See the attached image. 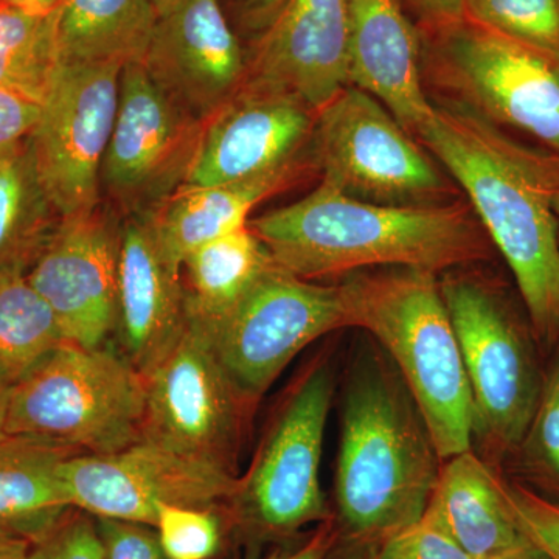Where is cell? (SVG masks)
<instances>
[{
    "label": "cell",
    "instance_id": "40",
    "mask_svg": "<svg viewBox=\"0 0 559 559\" xmlns=\"http://www.w3.org/2000/svg\"><path fill=\"white\" fill-rule=\"evenodd\" d=\"M32 544L0 532V559H31Z\"/></svg>",
    "mask_w": 559,
    "mask_h": 559
},
{
    "label": "cell",
    "instance_id": "44",
    "mask_svg": "<svg viewBox=\"0 0 559 559\" xmlns=\"http://www.w3.org/2000/svg\"><path fill=\"white\" fill-rule=\"evenodd\" d=\"M182 2L183 0H151V3H153L154 10H156L157 16L159 17L170 13V11L175 10L176 7L180 5Z\"/></svg>",
    "mask_w": 559,
    "mask_h": 559
},
{
    "label": "cell",
    "instance_id": "8",
    "mask_svg": "<svg viewBox=\"0 0 559 559\" xmlns=\"http://www.w3.org/2000/svg\"><path fill=\"white\" fill-rule=\"evenodd\" d=\"M191 325L207 336L242 395L255 401L301 349L349 320L341 286L316 285L274 261L226 314Z\"/></svg>",
    "mask_w": 559,
    "mask_h": 559
},
{
    "label": "cell",
    "instance_id": "24",
    "mask_svg": "<svg viewBox=\"0 0 559 559\" xmlns=\"http://www.w3.org/2000/svg\"><path fill=\"white\" fill-rule=\"evenodd\" d=\"M157 20L151 0H64L58 9L62 64L142 62Z\"/></svg>",
    "mask_w": 559,
    "mask_h": 559
},
{
    "label": "cell",
    "instance_id": "12",
    "mask_svg": "<svg viewBox=\"0 0 559 559\" xmlns=\"http://www.w3.org/2000/svg\"><path fill=\"white\" fill-rule=\"evenodd\" d=\"M145 384L143 437L234 473L252 401L235 385L200 329L189 322Z\"/></svg>",
    "mask_w": 559,
    "mask_h": 559
},
{
    "label": "cell",
    "instance_id": "6",
    "mask_svg": "<svg viewBox=\"0 0 559 559\" xmlns=\"http://www.w3.org/2000/svg\"><path fill=\"white\" fill-rule=\"evenodd\" d=\"M311 159L323 182L384 205L443 204L450 193L428 154L377 98L349 86L318 110Z\"/></svg>",
    "mask_w": 559,
    "mask_h": 559
},
{
    "label": "cell",
    "instance_id": "28",
    "mask_svg": "<svg viewBox=\"0 0 559 559\" xmlns=\"http://www.w3.org/2000/svg\"><path fill=\"white\" fill-rule=\"evenodd\" d=\"M69 342L27 270L0 267V367L16 381L38 360Z\"/></svg>",
    "mask_w": 559,
    "mask_h": 559
},
{
    "label": "cell",
    "instance_id": "5",
    "mask_svg": "<svg viewBox=\"0 0 559 559\" xmlns=\"http://www.w3.org/2000/svg\"><path fill=\"white\" fill-rule=\"evenodd\" d=\"M145 378L119 349L66 344L11 385L7 436L109 454L145 432Z\"/></svg>",
    "mask_w": 559,
    "mask_h": 559
},
{
    "label": "cell",
    "instance_id": "2",
    "mask_svg": "<svg viewBox=\"0 0 559 559\" xmlns=\"http://www.w3.org/2000/svg\"><path fill=\"white\" fill-rule=\"evenodd\" d=\"M272 259L318 280L381 267L454 270L487 255V234L465 204L384 205L320 182L304 200L249 221Z\"/></svg>",
    "mask_w": 559,
    "mask_h": 559
},
{
    "label": "cell",
    "instance_id": "13",
    "mask_svg": "<svg viewBox=\"0 0 559 559\" xmlns=\"http://www.w3.org/2000/svg\"><path fill=\"white\" fill-rule=\"evenodd\" d=\"M62 474L73 509L151 527H156L159 503L212 509L230 502L238 481L223 466L146 437L109 454L72 455Z\"/></svg>",
    "mask_w": 559,
    "mask_h": 559
},
{
    "label": "cell",
    "instance_id": "7",
    "mask_svg": "<svg viewBox=\"0 0 559 559\" xmlns=\"http://www.w3.org/2000/svg\"><path fill=\"white\" fill-rule=\"evenodd\" d=\"M333 399L325 362L290 389L230 499L238 521L261 538H283L312 522H330L320 488L323 437Z\"/></svg>",
    "mask_w": 559,
    "mask_h": 559
},
{
    "label": "cell",
    "instance_id": "21",
    "mask_svg": "<svg viewBox=\"0 0 559 559\" xmlns=\"http://www.w3.org/2000/svg\"><path fill=\"white\" fill-rule=\"evenodd\" d=\"M310 170H316L314 162L300 154L283 167L255 178L179 189L150 212L162 248L182 270V261L191 250L248 226L250 212L260 202L288 189Z\"/></svg>",
    "mask_w": 559,
    "mask_h": 559
},
{
    "label": "cell",
    "instance_id": "9",
    "mask_svg": "<svg viewBox=\"0 0 559 559\" xmlns=\"http://www.w3.org/2000/svg\"><path fill=\"white\" fill-rule=\"evenodd\" d=\"M440 288L473 396V437L496 454L521 448L543 385L521 326L479 280L447 275Z\"/></svg>",
    "mask_w": 559,
    "mask_h": 559
},
{
    "label": "cell",
    "instance_id": "45",
    "mask_svg": "<svg viewBox=\"0 0 559 559\" xmlns=\"http://www.w3.org/2000/svg\"><path fill=\"white\" fill-rule=\"evenodd\" d=\"M551 205H554V213L559 224V187L555 190L554 198H551Z\"/></svg>",
    "mask_w": 559,
    "mask_h": 559
},
{
    "label": "cell",
    "instance_id": "17",
    "mask_svg": "<svg viewBox=\"0 0 559 559\" xmlns=\"http://www.w3.org/2000/svg\"><path fill=\"white\" fill-rule=\"evenodd\" d=\"M142 66L176 106L205 121L241 90L248 50L218 0H183L157 20Z\"/></svg>",
    "mask_w": 559,
    "mask_h": 559
},
{
    "label": "cell",
    "instance_id": "23",
    "mask_svg": "<svg viewBox=\"0 0 559 559\" xmlns=\"http://www.w3.org/2000/svg\"><path fill=\"white\" fill-rule=\"evenodd\" d=\"M72 455L31 437L0 441V532L35 546L60 527L73 510L62 474Z\"/></svg>",
    "mask_w": 559,
    "mask_h": 559
},
{
    "label": "cell",
    "instance_id": "35",
    "mask_svg": "<svg viewBox=\"0 0 559 559\" xmlns=\"http://www.w3.org/2000/svg\"><path fill=\"white\" fill-rule=\"evenodd\" d=\"M31 559H103L95 522L70 513L60 527L32 547Z\"/></svg>",
    "mask_w": 559,
    "mask_h": 559
},
{
    "label": "cell",
    "instance_id": "29",
    "mask_svg": "<svg viewBox=\"0 0 559 559\" xmlns=\"http://www.w3.org/2000/svg\"><path fill=\"white\" fill-rule=\"evenodd\" d=\"M466 20L559 58V0H466Z\"/></svg>",
    "mask_w": 559,
    "mask_h": 559
},
{
    "label": "cell",
    "instance_id": "30",
    "mask_svg": "<svg viewBox=\"0 0 559 559\" xmlns=\"http://www.w3.org/2000/svg\"><path fill=\"white\" fill-rule=\"evenodd\" d=\"M154 528L168 559H207L219 547V521L210 509L159 503Z\"/></svg>",
    "mask_w": 559,
    "mask_h": 559
},
{
    "label": "cell",
    "instance_id": "22",
    "mask_svg": "<svg viewBox=\"0 0 559 559\" xmlns=\"http://www.w3.org/2000/svg\"><path fill=\"white\" fill-rule=\"evenodd\" d=\"M426 514L473 559L528 543L500 480L473 450L443 460Z\"/></svg>",
    "mask_w": 559,
    "mask_h": 559
},
{
    "label": "cell",
    "instance_id": "15",
    "mask_svg": "<svg viewBox=\"0 0 559 559\" xmlns=\"http://www.w3.org/2000/svg\"><path fill=\"white\" fill-rule=\"evenodd\" d=\"M121 218L102 204L58 223L27 271L70 344L108 345L119 305Z\"/></svg>",
    "mask_w": 559,
    "mask_h": 559
},
{
    "label": "cell",
    "instance_id": "41",
    "mask_svg": "<svg viewBox=\"0 0 559 559\" xmlns=\"http://www.w3.org/2000/svg\"><path fill=\"white\" fill-rule=\"evenodd\" d=\"M13 382L10 374L0 367V441L7 437V417H9L11 385H13Z\"/></svg>",
    "mask_w": 559,
    "mask_h": 559
},
{
    "label": "cell",
    "instance_id": "38",
    "mask_svg": "<svg viewBox=\"0 0 559 559\" xmlns=\"http://www.w3.org/2000/svg\"><path fill=\"white\" fill-rule=\"evenodd\" d=\"M423 24L421 33L450 28L466 20V0H411Z\"/></svg>",
    "mask_w": 559,
    "mask_h": 559
},
{
    "label": "cell",
    "instance_id": "18",
    "mask_svg": "<svg viewBox=\"0 0 559 559\" xmlns=\"http://www.w3.org/2000/svg\"><path fill=\"white\" fill-rule=\"evenodd\" d=\"M352 0H289L248 50L245 83L297 95L312 109L349 86Z\"/></svg>",
    "mask_w": 559,
    "mask_h": 559
},
{
    "label": "cell",
    "instance_id": "27",
    "mask_svg": "<svg viewBox=\"0 0 559 559\" xmlns=\"http://www.w3.org/2000/svg\"><path fill=\"white\" fill-rule=\"evenodd\" d=\"M61 66L58 10L28 13L0 2V91L43 106Z\"/></svg>",
    "mask_w": 559,
    "mask_h": 559
},
{
    "label": "cell",
    "instance_id": "26",
    "mask_svg": "<svg viewBox=\"0 0 559 559\" xmlns=\"http://www.w3.org/2000/svg\"><path fill=\"white\" fill-rule=\"evenodd\" d=\"M60 221L27 142L0 162V267L31 270Z\"/></svg>",
    "mask_w": 559,
    "mask_h": 559
},
{
    "label": "cell",
    "instance_id": "14",
    "mask_svg": "<svg viewBox=\"0 0 559 559\" xmlns=\"http://www.w3.org/2000/svg\"><path fill=\"white\" fill-rule=\"evenodd\" d=\"M121 68L62 64L28 143L61 218L102 204V165L119 106Z\"/></svg>",
    "mask_w": 559,
    "mask_h": 559
},
{
    "label": "cell",
    "instance_id": "37",
    "mask_svg": "<svg viewBox=\"0 0 559 559\" xmlns=\"http://www.w3.org/2000/svg\"><path fill=\"white\" fill-rule=\"evenodd\" d=\"M238 38L252 46L277 21L289 0H218Z\"/></svg>",
    "mask_w": 559,
    "mask_h": 559
},
{
    "label": "cell",
    "instance_id": "25",
    "mask_svg": "<svg viewBox=\"0 0 559 559\" xmlns=\"http://www.w3.org/2000/svg\"><path fill=\"white\" fill-rule=\"evenodd\" d=\"M272 263L249 224L191 250L180 270L189 322L209 325L226 314Z\"/></svg>",
    "mask_w": 559,
    "mask_h": 559
},
{
    "label": "cell",
    "instance_id": "16",
    "mask_svg": "<svg viewBox=\"0 0 559 559\" xmlns=\"http://www.w3.org/2000/svg\"><path fill=\"white\" fill-rule=\"evenodd\" d=\"M318 110L289 92L245 83L209 120L180 189L255 178L297 159Z\"/></svg>",
    "mask_w": 559,
    "mask_h": 559
},
{
    "label": "cell",
    "instance_id": "19",
    "mask_svg": "<svg viewBox=\"0 0 559 559\" xmlns=\"http://www.w3.org/2000/svg\"><path fill=\"white\" fill-rule=\"evenodd\" d=\"M189 325L178 264L167 255L150 213L121 219L116 333L121 355L143 378Z\"/></svg>",
    "mask_w": 559,
    "mask_h": 559
},
{
    "label": "cell",
    "instance_id": "1",
    "mask_svg": "<svg viewBox=\"0 0 559 559\" xmlns=\"http://www.w3.org/2000/svg\"><path fill=\"white\" fill-rule=\"evenodd\" d=\"M502 253L540 340L559 336V156L524 148L473 110L436 106L417 134Z\"/></svg>",
    "mask_w": 559,
    "mask_h": 559
},
{
    "label": "cell",
    "instance_id": "10",
    "mask_svg": "<svg viewBox=\"0 0 559 559\" xmlns=\"http://www.w3.org/2000/svg\"><path fill=\"white\" fill-rule=\"evenodd\" d=\"M421 36L433 72L474 114L559 156V58L469 20Z\"/></svg>",
    "mask_w": 559,
    "mask_h": 559
},
{
    "label": "cell",
    "instance_id": "4",
    "mask_svg": "<svg viewBox=\"0 0 559 559\" xmlns=\"http://www.w3.org/2000/svg\"><path fill=\"white\" fill-rule=\"evenodd\" d=\"M340 286L349 326L369 331L395 360L440 459L473 450V396L437 274L381 267Z\"/></svg>",
    "mask_w": 559,
    "mask_h": 559
},
{
    "label": "cell",
    "instance_id": "20",
    "mask_svg": "<svg viewBox=\"0 0 559 559\" xmlns=\"http://www.w3.org/2000/svg\"><path fill=\"white\" fill-rule=\"evenodd\" d=\"M349 84L377 98L411 135L432 117L421 33L400 0H352Z\"/></svg>",
    "mask_w": 559,
    "mask_h": 559
},
{
    "label": "cell",
    "instance_id": "11",
    "mask_svg": "<svg viewBox=\"0 0 559 559\" xmlns=\"http://www.w3.org/2000/svg\"><path fill=\"white\" fill-rule=\"evenodd\" d=\"M204 123L176 106L142 62L124 66L100 176L102 193L121 219L153 212L183 186Z\"/></svg>",
    "mask_w": 559,
    "mask_h": 559
},
{
    "label": "cell",
    "instance_id": "32",
    "mask_svg": "<svg viewBox=\"0 0 559 559\" xmlns=\"http://www.w3.org/2000/svg\"><path fill=\"white\" fill-rule=\"evenodd\" d=\"M367 559H473L425 513L415 524L370 549Z\"/></svg>",
    "mask_w": 559,
    "mask_h": 559
},
{
    "label": "cell",
    "instance_id": "34",
    "mask_svg": "<svg viewBox=\"0 0 559 559\" xmlns=\"http://www.w3.org/2000/svg\"><path fill=\"white\" fill-rule=\"evenodd\" d=\"M103 559H168L159 535L139 522L95 518Z\"/></svg>",
    "mask_w": 559,
    "mask_h": 559
},
{
    "label": "cell",
    "instance_id": "33",
    "mask_svg": "<svg viewBox=\"0 0 559 559\" xmlns=\"http://www.w3.org/2000/svg\"><path fill=\"white\" fill-rule=\"evenodd\" d=\"M511 511L532 543L551 559H559V503L522 485L503 481Z\"/></svg>",
    "mask_w": 559,
    "mask_h": 559
},
{
    "label": "cell",
    "instance_id": "39",
    "mask_svg": "<svg viewBox=\"0 0 559 559\" xmlns=\"http://www.w3.org/2000/svg\"><path fill=\"white\" fill-rule=\"evenodd\" d=\"M334 539H336V535L333 532V524L325 522L322 528L300 549L290 551V554L275 555L270 559H326Z\"/></svg>",
    "mask_w": 559,
    "mask_h": 559
},
{
    "label": "cell",
    "instance_id": "43",
    "mask_svg": "<svg viewBox=\"0 0 559 559\" xmlns=\"http://www.w3.org/2000/svg\"><path fill=\"white\" fill-rule=\"evenodd\" d=\"M28 13L47 14L60 9L64 0H0Z\"/></svg>",
    "mask_w": 559,
    "mask_h": 559
},
{
    "label": "cell",
    "instance_id": "31",
    "mask_svg": "<svg viewBox=\"0 0 559 559\" xmlns=\"http://www.w3.org/2000/svg\"><path fill=\"white\" fill-rule=\"evenodd\" d=\"M521 448L533 468L540 471L559 489V349L540 385L535 415Z\"/></svg>",
    "mask_w": 559,
    "mask_h": 559
},
{
    "label": "cell",
    "instance_id": "42",
    "mask_svg": "<svg viewBox=\"0 0 559 559\" xmlns=\"http://www.w3.org/2000/svg\"><path fill=\"white\" fill-rule=\"evenodd\" d=\"M481 559H551L540 547L536 546L535 543L528 540V543L522 544V546L514 547L502 554L492 555V557Z\"/></svg>",
    "mask_w": 559,
    "mask_h": 559
},
{
    "label": "cell",
    "instance_id": "36",
    "mask_svg": "<svg viewBox=\"0 0 559 559\" xmlns=\"http://www.w3.org/2000/svg\"><path fill=\"white\" fill-rule=\"evenodd\" d=\"M40 117V105L0 91V162L24 148Z\"/></svg>",
    "mask_w": 559,
    "mask_h": 559
},
{
    "label": "cell",
    "instance_id": "3",
    "mask_svg": "<svg viewBox=\"0 0 559 559\" xmlns=\"http://www.w3.org/2000/svg\"><path fill=\"white\" fill-rule=\"evenodd\" d=\"M341 436L334 480L341 533L373 549L425 516L441 459L406 385L380 366L353 378Z\"/></svg>",
    "mask_w": 559,
    "mask_h": 559
}]
</instances>
